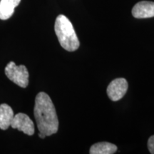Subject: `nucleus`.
<instances>
[{
	"instance_id": "f257e3e1",
	"label": "nucleus",
	"mask_w": 154,
	"mask_h": 154,
	"mask_svg": "<svg viewBox=\"0 0 154 154\" xmlns=\"http://www.w3.org/2000/svg\"><path fill=\"white\" fill-rule=\"evenodd\" d=\"M37 128L46 136L56 134L59 129V120L51 98L44 92H39L36 96L34 109Z\"/></svg>"
},
{
	"instance_id": "39448f33",
	"label": "nucleus",
	"mask_w": 154,
	"mask_h": 154,
	"mask_svg": "<svg viewBox=\"0 0 154 154\" xmlns=\"http://www.w3.org/2000/svg\"><path fill=\"white\" fill-rule=\"evenodd\" d=\"M10 126L29 136H32L35 131L34 122L27 115L23 113H19L14 116Z\"/></svg>"
},
{
	"instance_id": "423d86ee",
	"label": "nucleus",
	"mask_w": 154,
	"mask_h": 154,
	"mask_svg": "<svg viewBox=\"0 0 154 154\" xmlns=\"http://www.w3.org/2000/svg\"><path fill=\"white\" fill-rule=\"evenodd\" d=\"M132 14L135 18L146 19L154 17V2L142 1L136 4L132 9Z\"/></svg>"
},
{
	"instance_id": "9b49d317",
	"label": "nucleus",
	"mask_w": 154,
	"mask_h": 154,
	"mask_svg": "<svg viewBox=\"0 0 154 154\" xmlns=\"http://www.w3.org/2000/svg\"><path fill=\"white\" fill-rule=\"evenodd\" d=\"M38 137L42 138V139H44V138H45L47 136H46V135H44V134H42V133H38Z\"/></svg>"
},
{
	"instance_id": "7ed1b4c3",
	"label": "nucleus",
	"mask_w": 154,
	"mask_h": 154,
	"mask_svg": "<svg viewBox=\"0 0 154 154\" xmlns=\"http://www.w3.org/2000/svg\"><path fill=\"white\" fill-rule=\"evenodd\" d=\"M5 74L9 80L22 88H26L29 84V72L24 65H17L10 61L5 67Z\"/></svg>"
},
{
	"instance_id": "f03ea898",
	"label": "nucleus",
	"mask_w": 154,
	"mask_h": 154,
	"mask_svg": "<svg viewBox=\"0 0 154 154\" xmlns=\"http://www.w3.org/2000/svg\"><path fill=\"white\" fill-rule=\"evenodd\" d=\"M54 30L63 49L68 51H74L79 49L80 45L79 38L72 22L66 16L60 14L57 17Z\"/></svg>"
},
{
	"instance_id": "6e6552de",
	"label": "nucleus",
	"mask_w": 154,
	"mask_h": 154,
	"mask_svg": "<svg viewBox=\"0 0 154 154\" xmlns=\"http://www.w3.org/2000/svg\"><path fill=\"white\" fill-rule=\"evenodd\" d=\"M21 0H0V19L7 20L14 14Z\"/></svg>"
},
{
	"instance_id": "0eeeda50",
	"label": "nucleus",
	"mask_w": 154,
	"mask_h": 154,
	"mask_svg": "<svg viewBox=\"0 0 154 154\" xmlns=\"http://www.w3.org/2000/svg\"><path fill=\"white\" fill-rule=\"evenodd\" d=\"M14 116V111L8 104L0 105V128L4 131L8 129Z\"/></svg>"
},
{
	"instance_id": "20e7f679",
	"label": "nucleus",
	"mask_w": 154,
	"mask_h": 154,
	"mask_svg": "<svg viewBox=\"0 0 154 154\" xmlns=\"http://www.w3.org/2000/svg\"><path fill=\"white\" fill-rule=\"evenodd\" d=\"M128 82L124 78L113 80L107 87V94L111 101H117L124 97L128 90Z\"/></svg>"
},
{
	"instance_id": "1a4fd4ad",
	"label": "nucleus",
	"mask_w": 154,
	"mask_h": 154,
	"mask_svg": "<svg viewBox=\"0 0 154 154\" xmlns=\"http://www.w3.org/2000/svg\"><path fill=\"white\" fill-rule=\"evenodd\" d=\"M117 151V146L109 142H99L94 144L90 149L91 154H113Z\"/></svg>"
},
{
	"instance_id": "9d476101",
	"label": "nucleus",
	"mask_w": 154,
	"mask_h": 154,
	"mask_svg": "<svg viewBox=\"0 0 154 154\" xmlns=\"http://www.w3.org/2000/svg\"><path fill=\"white\" fill-rule=\"evenodd\" d=\"M148 149L150 153L154 154V136H152L148 140Z\"/></svg>"
}]
</instances>
